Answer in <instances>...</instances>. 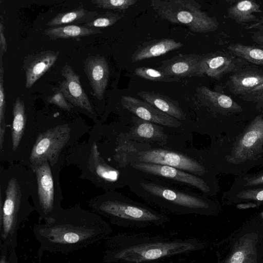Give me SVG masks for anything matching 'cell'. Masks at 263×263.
<instances>
[{
    "label": "cell",
    "mask_w": 263,
    "mask_h": 263,
    "mask_svg": "<svg viewBox=\"0 0 263 263\" xmlns=\"http://www.w3.org/2000/svg\"><path fill=\"white\" fill-rule=\"evenodd\" d=\"M126 162L127 166L133 162L166 165L208 178V170L197 154H185L168 148L146 147L129 154Z\"/></svg>",
    "instance_id": "obj_11"
},
{
    "label": "cell",
    "mask_w": 263,
    "mask_h": 263,
    "mask_svg": "<svg viewBox=\"0 0 263 263\" xmlns=\"http://www.w3.org/2000/svg\"><path fill=\"white\" fill-rule=\"evenodd\" d=\"M131 171L127 185L130 191L165 214L210 215L216 211L215 203L205 195L147 179Z\"/></svg>",
    "instance_id": "obj_5"
},
{
    "label": "cell",
    "mask_w": 263,
    "mask_h": 263,
    "mask_svg": "<svg viewBox=\"0 0 263 263\" xmlns=\"http://www.w3.org/2000/svg\"><path fill=\"white\" fill-rule=\"evenodd\" d=\"M105 242L106 263H170L204 248L197 238L143 232L118 233Z\"/></svg>",
    "instance_id": "obj_2"
},
{
    "label": "cell",
    "mask_w": 263,
    "mask_h": 263,
    "mask_svg": "<svg viewBox=\"0 0 263 263\" xmlns=\"http://www.w3.org/2000/svg\"><path fill=\"white\" fill-rule=\"evenodd\" d=\"M263 117L257 116L243 132L234 145L230 160L241 162L252 159L262 151Z\"/></svg>",
    "instance_id": "obj_13"
},
{
    "label": "cell",
    "mask_w": 263,
    "mask_h": 263,
    "mask_svg": "<svg viewBox=\"0 0 263 263\" xmlns=\"http://www.w3.org/2000/svg\"><path fill=\"white\" fill-rule=\"evenodd\" d=\"M253 41L259 47L263 49V30H259L254 32L251 36Z\"/></svg>",
    "instance_id": "obj_39"
},
{
    "label": "cell",
    "mask_w": 263,
    "mask_h": 263,
    "mask_svg": "<svg viewBox=\"0 0 263 263\" xmlns=\"http://www.w3.org/2000/svg\"><path fill=\"white\" fill-rule=\"evenodd\" d=\"M84 71L89 81L93 95L99 100H102L109 75L106 59L99 54L88 57L84 62Z\"/></svg>",
    "instance_id": "obj_19"
},
{
    "label": "cell",
    "mask_w": 263,
    "mask_h": 263,
    "mask_svg": "<svg viewBox=\"0 0 263 263\" xmlns=\"http://www.w3.org/2000/svg\"><path fill=\"white\" fill-rule=\"evenodd\" d=\"M262 83L263 70L247 66L232 73L226 84L232 93L242 97Z\"/></svg>",
    "instance_id": "obj_21"
},
{
    "label": "cell",
    "mask_w": 263,
    "mask_h": 263,
    "mask_svg": "<svg viewBox=\"0 0 263 263\" xmlns=\"http://www.w3.org/2000/svg\"><path fill=\"white\" fill-rule=\"evenodd\" d=\"M32 231L40 260L44 252L65 254L87 248L106 239L112 229L100 215L77 204L50 221L34 224Z\"/></svg>",
    "instance_id": "obj_1"
},
{
    "label": "cell",
    "mask_w": 263,
    "mask_h": 263,
    "mask_svg": "<svg viewBox=\"0 0 263 263\" xmlns=\"http://www.w3.org/2000/svg\"><path fill=\"white\" fill-rule=\"evenodd\" d=\"M16 248L0 245V263H17Z\"/></svg>",
    "instance_id": "obj_36"
},
{
    "label": "cell",
    "mask_w": 263,
    "mask_h": 263,
    "mask_svg": "<svg viewBox=\"0 0 263 263\" xmlns=\"http://www.w3.org/2000/svg\"><path fill=\"white\" fill-rule=\"evenodd\" d=\"M102 31L98 28H87L78 25H69L56 27H49L45 29L43 33L50 40L74 39L92 34L101 33Z\"/></svg>",
    "instance_id": "obj_25"
},
{
    "label": "cell",
    "mask_w": 263,
    "mask_h": 263,
    "mask_svg": "<svg viewBox=\"0 0 263 263\" xmlns=\"http://www.w3.org/2000/svg\"><path fill=\"white\" fill-rule=\"evenodd\" d=\"M203 56L195 54H179L162 62L158 69L180 79L203 76L202 62Z\"/></svg>",
    "instance_id": "obj_17"
},
{
    "label": "cell",
    "mask_w": 263,
    "mask_h": 263,
    "mask_svg": "<svg viewBox=\"0 0 263 263\" xmlns=\"http://www.w3.org/2000/svg\"><path fill=\"white\" fill-rule=\"evenodd\" d=\"M137 95L144 101L182 123L183 122L187 121V115L180 107L179 103L168 97L161 93L146 91H140Z\"/></svg>",
    "instance_id": "obj_23"
},
{
    "label": "cell",
    "mask_w": 263,
    "mask_h": 263,
    "mask_svg": "<svg viewBox=\"0 0 263 263\" xmlns=\"http://www.w3.org/2000/svg\"><path fill=\"white\" fill-rule=\"evenodd\" d=\"M5 27L4 21L2 16H1L0 22V67L3 66V55L7 50V43L5 36Z\"/></svg>",
    "instance_id": "obj_37"
},
{
    "label": "cell",
    "mask_w": 263,
    "mask_h": 263,
    "mask_svg": "<svg viewBox=\"0 0 263 263\" xmlns=\"http://www.w3.org/2000/svg\"><path fill=\"white\" fill-rule=\"evenodd\" d=\"M137 0H92L97 7L116 11H123L134 5Z\"/></svg>",
    "instance_id": "obj_31"
},
{
    "label": "cell",
    "mask_w": 263,
    "mask_h": 263,
    "mask_svg": "<svg viewBox=\"0 0 263 263\" xmlns=\"http://www.w3.org/2000/svg\"><path fill=\"white\" fill-rule=\"evenodd\" d=\"M241 98L244 101L254 103L258 108H263V83Z\"/></svg>",
    "instance_id": "obj_35"
},
{
    "label": "cell",
    "mask_w": 263,
    "mask_h": 263,
    "mask_svg": "<svg viewBox=\"0 0 263 263\" xmlns=\"http://www.w3.org/2000/svg\"><path fill=\"white\" fill-rule=\"evenodd\" d=\"M236 197L241 201L255 203V205L263 204V186L242 190L238 192Z\"/></svg>",
    "instance_id": "obj_32"
},
{
    "label": "cell",
    "mask_w": 263,
    "mask_h": 263,
    "mask_svg": "<svg viewBox=\"0 0 263 263\" xmlns=\"http://www.w3.org/2000/svg\"><path fill=\"white\" fill-rule=\"evenodd\" d=\"M134 72L136 76L152 81L173 82L179 80L159 69L141 67L136 68Z\"/></svg>",
    "instance_id": "obj_29"
},
{
    "label": "cell",
    "mask_w": 263,
    "mask_h": 263,
    "mask_svg": "<svg viewBox=\"0 0 263 263\" xmlns=\"http://www.w3.org/2000/svg\"><path fill=\"white\" fill-rule=\"evenodd\" d=\"M91 211L116 226L130 229L162 227L170 217L117 191H106L87 201Z\"/></svg>",
    "instance_id": "obj_6"
},
{
    "label": "cell",
    "mask_w": 263,
    "mask_h": 263,
    "mask_svg": "<svg viewBox=\"0 0 263 263\" xmlns=\"http://www.w3.org/2000/svg\"><path fill=\"white\" fill-rule=\"evenodd\" d=\"M61 74L64 80L60 83L59 89L69 103L86 111L97 123L96 113L81 85L79 76L67 64L62 68Z\"/></svg>",
    "instance_id": "obj_15"
},
{
    "label": "cell",
    "mask_w": 263,
    "mask_h": 263,
    "mask_svg": "<svg viewBox=\"0 0 263 263\" xmlns=\"http://www.w3.org/2000/svg\"><path fill=\"white\" fill-rule=\"evenodd\" d=\"M183 46L180 42L171 39H156L144 42L133 52L131 56L132 63L159 57L178 49Z\"/></svg>",
    "instance_id": "obj_22"
},
{
    "label": "cell",
    "mask_w": 263,
    "mask_h": 263,
    "mask_svg": "<svg viewBox=\"0 0 263 263\" xmlns=\"http://www.w3.org/2000/svg\"><path fill=\"white\" fill-rule=\"evenodd\" d=\"M99 14L96 11H90L79 6L70 11L60 13L56 15L46 25L49 27H56L83 24V25L93 18Z\"/></svg>",
    "instance_id": "obj_24"
},
{
    "label": "cell",
    "mask_w": 263,
    "mask_h": 263,
    "mask_svg": "<svg viewBox=\"0 0 263 263\" xmlns=\"http://www.w3.org/2000/svg\"><path fill=\"white\" fill-rule=\"evenodd\" d=\"M123 17V15L106 11L99 14L83 26L87 28H104L114 25Z\"/></svg>",
    "instance_id": "obj_30"
},
{
    "label": "cell",
    "mask_w": 263,
    "mask_h": 263,
    "mask_svg": "<svg viewBox=\"0 0 263 263\" xmlns=\"http://www.w3.org/2000/svg\"><path fill=\"white\" fill-rule=\"evenodd\" d=\"M262 115V116L263 117V111H262V115Z\"/></svg>",
    "instance_id": "obj_41"
},
{
    "label": "cell",
    "mask_w": 263,
    "mask_h": 263,
    "mask_svg": "<svg viewBox=\"0 0 263 263\" xmlns=\"http://www.w3.org/2000/svg\"><path fill=\"white\" fill-rule=\"evenodd\" d=\"M128 167L141 176L185 190H196L205 196L212 194L211 183L208 178L166 165L143 163H129Z\"/></svg>",
    "instance_id": "obj_10"
},
{
    "label": "cell",
    "mask_w": 263,
    "mask_h": 263,
    "mask_svg": "<svg viewBox=\"0 0 263 263\" xmlns=\"http://www.w3.org/2000/svg\"><path fill=\"white\" fill-rule=\"evenodd\" d=\"M74 165L80 170V178L90 182L105 192L116 191L127 186L132 171L128 167L118 168L101 156L96 142L90 138L79 142L68 153L65 166Z\"/></svg>",
    "instance_id": "obj_7"
},
{
    "label": "cell",
    "mask_w": 263,
    "mask_h": 263,
    "mask_svg": "<svg viewBox=\"0 0 263 263\" xmlns=\"http://www.w3.org/2000/svg\"><path fill=\"white\" fill-rule=\"evenodd\" d=\"M121 104L124 109L142 120L176 130L184 129L181 122L144 101L129 96H123Z\"/></svg>",
    "instance_id": "obj_14"
},
{
    "label": "cell",
    "mask_w": 263,
    "mask_h": 263,
    "mask_svg": "<svg viewBox=\"0 0 263 263\" xmlns=\"http://www.w3.org/2000/svg\"><path fill=\"white\" fill-rule=\"evenodd\" d=\"M59 51H43L27 55L24 59L26 88H31L42 76L54 64L58 59Z\"/></svg>",
    "instance_id": "obj_18"
},
{
    "label": "cell",
    "mask_w": 263,
    "mask_h": 263,
    "mask_svg": "<svg viewBox=\"0 0 263 263\" xmlns=\"http://www.w3.org/2000/svg\"><path fill=\"white\" fill-rule=\"evenodd\" d=\"M230 52L255 65L263 66V49L240 43L231 44L228 47Z\"/></svg>",
    "instance_id": "obj_27"
},
{
    "label": "cell",
    "mask_w": 263,
    "mask_h": 263,
    "mask_svg": "<svg viewBox=\"0 0 263 263\" xmlns=\"http://www.w3.org/2000/svg\"><path fill=\"white\" fill-rule=\"evenodd\" d=\"M47 101L48 103L54 104L67 111H71L74 107L66 99L59 88L57 89L52 95L47 98Z\"/></svg>",
    "instance_id": "obj_34"
},
{
    "label": "cell",
    "mask_w": 263,
    "mask_h": 263,
    "mask_svg": "<svg viewBox=\"0 0 263 263\" xmlns=\"http://www.w3.org/2000/svg\"><path fill=\"white\" fill-rule=\"evenodd\" d=\"M32 172L18 163L0 166V245L17 247L18 229L35 208Z\"/></svg>",
    "instance_id": "obj_3"
},
{
    "label": "cell",
    "mask_w": 263,
    "mask_h": 263,
    "mask_svg": "<svg viewBox=\"0 0 263 263\" xmlns=\"http://www.w3.org/2000/svg\"><path fill=\"white\" fill-rule=\"evenodd\" d=\"M151 6L161 18L184 25L194 32L214 31L219 26L216 18L202 11L194 0H152Z\"/></svg>",
    "instance_id": "obj_9"
},
{
    "label": "cell",
    "mask_w": 263,
    "mask_h": 263,
    "mask_svg": "<svg viewBox=\"0 0 263 263\" xmlns=\"http://www.w3.org/2000/svg\"><path fill=\"white\" fill-rule=\"evenodd\" d=\"M254 252L252 240L244 238L224 263H244Z\"/></svg>",
    "instance_id": "obj_28"
},
{
    "label": "cell",
    "mask_w": 263,
    "mask_h": 263,
    "mask_svg": "<svg viewBox=\"0 0 263 263\" xmlns=\"http://www.w3.org/2000/svg\"><path fill=\"white\" fill-rule=\"evenodd\" d=\"M242 185L243 186H247V187H254L258 185H262L263 173L245 178Z\"/></svg>",
    "instance_id": "obj_38"
},
{
    "label": "cell",
    "mask_w": 263,
    "mask_h": 263,
    "mask_svg": "<svg viewBox=\"0 0 263 263\" xmlns=\"http://www.w3.org/2000/svg\"><path fill=\"white\" fill-rule=\"evenodd\" d=\"M91 127L83 121L62 120L37 121L33 143L23 159L18 163L28 169L48 161L51 166H65L68 153Z\"/></svg>",
    "instance_id": "obj_4"
},
{
    "label": "cell",
    "mask_w": 263,
    "mask_h": 263,
    "mask_svg": "<svg viewBox=\"0 0 263 263\" xmlns=\"http://www.w3.org/2000/svg\"><path fill=\"white\" fill-rule=\"evenodd\" d=\"M4 68L3 66L0 67V141L3 138L5 127V115L6 111V102L5 91L4 86Z\"/></svg>",
    "instance_id": "obj_33"
},
{
    "label": "cell",
    "mask_w": 263,
    "mask_h": 263,
    "mask_svg": "<svg viewBox=\"0 0 263 263\" xmlns=\"http://www.w3.org/2000/svg\"><path fill=\"white\" fill-rule=\"evenodd\" d=\"M63 167L51 166L45 161L30 170L33 184L31 199L35 211L45 222L50 221L63 210L60 173Z\"/></svg>",
    "instance_id": "obj_8"
},
{
    "label": "cell",
    "mask_w": 263,
    "mask_h": 263,
    "mask_svg": "<svg viewBox=\"0 0 263 263\" xmlns=\"http://www.w3.org/2000/svg\"><path fill=\"white\" fill-rule=\"evenodd\" d=\"M260 6L255 2L245 0L238 2L228 9L229 17L238 23H245L254 21V13L261 12Z\"/></svg>",
    "instance_id": "obj_26"
},
{
    "label": "cell",
    "mask_w": 263,
    "mask_h": 263,
    "mask_svg": "<svg viewBox=\"0 0 263 263\" xmlns=\"http://www.w3.org/2000/svg\"><path fill=\"white\" fill-rule=\"evenodd\" d=\"M196 97L200 106L214 112L228 115L242 110L230 96L212 90L204 86L197 88Z\"/></svg>",
    "instance_id": "obj_20"
},
{
    "label": "cell",
    "mask_w": 263,
    "mask_h": 263,
    "mask_svg": "<svg viewBox=\"0 0 263 263\" xmlns=\"http://www.w3.org/2000/svg\"><path fill=\"white\" fill-rule=\"evenodd\" d=\"M132 125L128 129L121 130L127 139L138 143L153 147L167 148V145L171 139V134L165 132L166 127L142 120L136 116L131 118Z\"/></svg>",
    "instance_id": "obj_12"
},
{
    "label": "cell",
    "mask_w": 263,
    "mask_h": 263,
    "mask_svg": "<svg viewBox=\"0 0 263 263\" xmlns=\"http://www.w3.org/2000/svg\"><path fill=\"white\" fill-rule=\"evenodd\" d=\"M249 29H257L258 30H263V18L256 21L254 23H252L246 27Z\"/></svg>",
    "instance_id": "obj_40"
},
{
    "label": "cell",
    "mask_w": 263,
    "mask_h": 263,
    "mask_svg": "<svg viewBox=\"0 0 263 263\" xmlns=\"http://www.w3.org/2000/svg\"><path fill=\"white\" fill-rule=\"evenodd\" d=\"M248 66V62L230 52L217 51L203 55V75L219 80L229 73H234Z\"/></svg>",
    "instance_id": "obj_16"
}]
</instances>
